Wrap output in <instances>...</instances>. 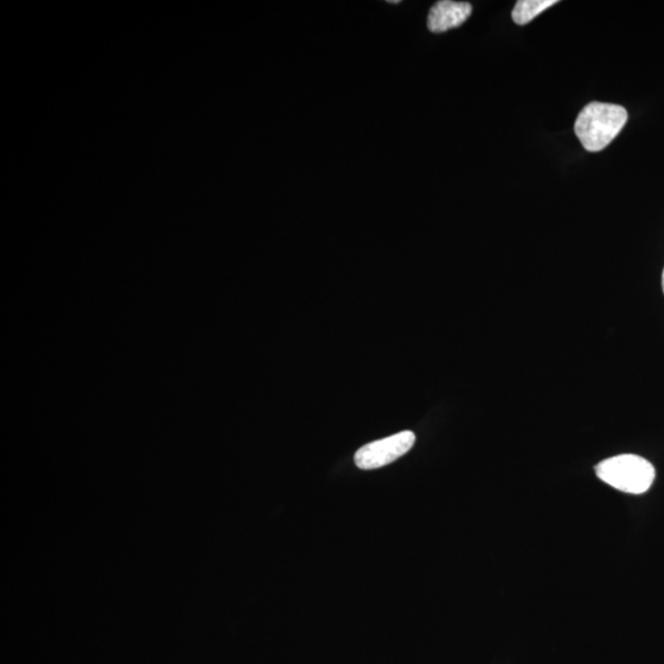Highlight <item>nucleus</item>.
<instances>
[{
  "label": "nucleus",
  "mask_w": 664,
  "mask_h": 664,
  "mask_svg": "<svg viewBox=\"0 0 664 664\" xmlns=\"http://www.w3.org/2000/svg\"><path fill=\"white\" fill-rule=\"evenodd\" d=\"M628 117L626 107L594 102L582 108L574 124V132L584 150L601 152L616 140Z\"/></svg>",
  "instance_id": "nucleus-1"
},
{
  "label": "nucleus",
  "mask_w": 664,
  "mask_h": 664,
  "mask_svg": "<svg viewBox=\"0 0 664 664\" xmlns=\"http://www.w3.org/2000/svg\"><path fill=\"white\" fill-rule=\"evenodd\" d=\"M597 477L621 492L641 494L648 492L656 478V470L645 458L636 454H621L601 462Z\"/></svg>",
  "instance_id": "nucleus-2"
},
{
  "label": "nucleus",
  "mask_w": 664,
  "mask_h": 664,
  "mask_svg": "<svg viewBox=\"0 0 664 664\" xmlns=\"http://www.w3.org/2000/svg\"><path fill=\"white\" fill-rule=\"evenodd\" d=\"M416 435L411 431H404L384 440L364 445L357 451L354 463L362 470H373L385 467L399 459L413 447Z\"/></svg>",
  "instance_id": "nucleus-3"
},
{
  "label": "nucleus",
  "mask_w": 664,
  "mask_h": 664,
  "mask_svg": "<svg viewBox=\"0 0 664 664\" xmlns=\"http://www.w3.org/2000/svg\"><path fill=\"white\" fill-rule=\"evenodd\" d=\"M473 7L465 2L442 0L430 10L428 26L430 32L440 34L459 27L470 18Z\"/></svg>",
  "instance_id": "nucleus-4"
},
{
  "label": "nucleus",
  "mask_w": 664,
  "mask_h": 664,
  "mask_svg": "<svg viewBox=\"0 0 664 664\" xmlns=\"http://www.w3.org/2000/svg\"><path fill=\"white\" fill-rule=\"evenodd\" d=\"M555 4H558V0H520L512 12L513 22L517 25L528 24Z\"/></svg>",
  "instance_id": "nucleus-5"
},
{
  "label": "nucleus",
  "mask_w": 664,
  "mask_h": 664,
  "mask_svg": "<svg viewBox=\"0 0 664 664\" xmlns=\"http://www.w3.org/2000/svg\"><path fill=\"white\" fill-rule=\"evenodd\" d=\"M662 289H663V293H664V270H663V273H662Z\"/></svg>",
  "instance_id": "nucleus-6"
}]
</instances>
